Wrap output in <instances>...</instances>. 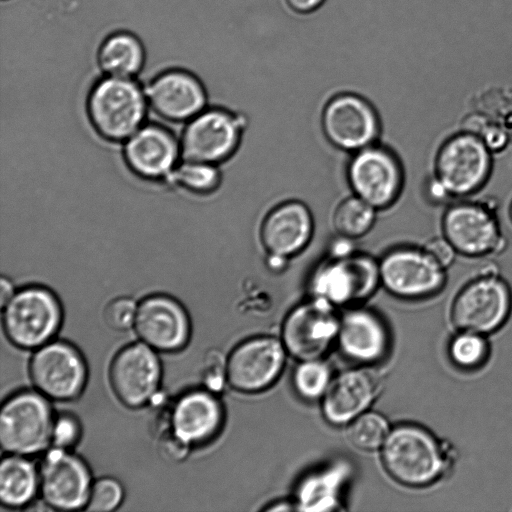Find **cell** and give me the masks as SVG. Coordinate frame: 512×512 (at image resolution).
<instances>
[{
    "instance_id": "1",
    "label": "cell",
    "mask_w": 512,
    "mask_h": 512,
    "mask_svg": "<svg viewBox=\"0 0 512 512\" xmlns=\"http://www.w3.org/2000/svg\"><path fill=\"white\" fill-rule=\"evenodd\" d=\"M380 454L388 475L412 489L431 488L449 480L459 459L450 440L415 422L393 426Z\"/></svg>"
},
{
    "instance_id": "2",
    "label": "cell",
    "mask_w": 512,
    "mask_h": 512,
    "mask_svg": "<svg viewBox=\"0 0 512 512\" xmlns=\"http://www.w3.org/2000/svg\"><path fill=\"white\" fill-rule=\"evenodd\" d=\"M447 315L452 329L492 337L503 330L512 317V288L497 269L486 266L454 292Z\"/></svg>"
},
{
    "instance_id": "3",
    "label": "cell",
    "mask_w": 512,
    "mask_h": 512,
    "mask_svg": "<svg viewBox=\"0 0 512 512\" xmlns=\"http://www.w3.org/2000/svg\"><path fill=\"white\" fill-rule=\"evenodd\" d=\"M493 154L487 141L470 130L447 136L433 160L432 178L449 200L475 195L490 179Z\"/></svg>"
},
{
    "instance_id": "4",
    "label": "cell",
    "mask_w": 512,
    "mask_h": 512,
    "mask_svg": "<svg viewBox=\"0 0 512 512\" xmlns=\"http://www.w3.org/2000/svg\"><path fill=\"white\" fill-rule=\"evenodd\" d=\"M86 106L90 123L110 142L125 141L143 126L149 107L134 78L104 75L90 88Z\"/></svg>"
},
{
    "instance_id": "5",
    "label": "cell",
    "mask_w": 512,
    "mask_h": 512,
    "mask_svg": "<svg viewBox=\"0 0 512 512\" xmlns=\"http://www.w3.org/2000/svg\"><path fill=\"white\" fill-rule=\"evenodd\" d=\"M379 262L353 250L332 253L312 272L311 296L336 307H352L369 298L380 285Z\"/></svg>"
},
{
    "instance_id": "6",
    "label": "cell",
    "mask_w": 512,
    "mask_h": 512,
    "mask_svg": "<svg viewBox=\"0 0 512 512\" xmlns=\"http://www.w3.org/2000/svg\"><path fill=\"white\" fill-rule=\"evenodd\" d=\"M441 236L456 255L480 259L498 254L505 238L495 210L481 200L455 199L444 208L440 219Z\"/></svg>"
},
{
    "instance_id": "7",
    "label": "cell",
    "mask_w": 512,
    "mask_h": 512,
    "mask_svg": "<svg viewBox=\"0 0 512 512\" xmlns=\"http://www.w3.org/2000/svg\"><path fill=\"white\" fill-rule=\"evenodd\" d=\"M447 270L425 245L393 248L379 261L381 285L406 301H427L440 295L448 282Z\"/></svg>"
},
{
    "instance_id": "8",
    "label": "cell",
    "mask_w": 512,
    "mask_h": 512,
    "mask_svg": "<svg viewBox=\"0 0 512 512\" xmlns=\"http://www.w3.org/2000/svg\"><path fill=\"white\" fill-rule=\"evenodd\" d=\"M341 313L325 301L310 297L293 307L283 319L280 339L297 361L324 358L336 345Z\"/></svg>"
},
{
    "instance_id": "9",
    "label": "cell",
    "mask_w": 512,
    "mask_h": 512,
    "mask_svg": "<svg viewBox=\"0 0 512 512\" xmlns=\"http://www.w3.org/2000/svg\"><path fill=\"white\" fill-rule=\"evenodd\" d=\"M53 426L51 409L43 396L33 392L18 393L1 409V447L13 455L39 453L52 441Z\"/></svg>"
},
{
    "instance_id": "10",
    "label": "cell",
    "mask_w": 512,
    "mask_h": 512,
    "mask_svg": "<svg viewBox=\"0 0 512 512\" xmlns=\"http://www.w3.org/2000/svg\"><path fill=\"white\" fill-rule=\"evenodd\" d=\"M242 118L226 108H205L184 127L179 142L181 156L216 165L230 158L240 144Z\"/></svg>"
},
{
    "instance_id": "11",
    "label": "cell",
    "mask_w": 512,
    "mask_h": 512,
    "mask_svg": "<svg viewBox=\"0 0 512 512\" xmlns=\"http://www.w3.org/2000/svg\"><path fill=\"white\" fill-rule=\"evenodd\" d=\"M3 325L9 339L17 346L35 348L57 331L60 305L44 287L29 286L16 293L3 306Z\"/></svg>"
},
{
    "instance_id": "12",
    "label": "cell",
    "mask_w": 512,
    "mask_h": 512,
    "mask_svg": "<svg viewBox=\"0 0 512 512\" xmlns=\"http://www.w3.org/2000/svg\"><path fill=\"white\" fill-rule=\"evenodd\" d=\"M287 356L280 337L259 335L248 338L227 357V384L240 393H261L280 378Z\"/></svg>"
},
{
    "instance_id": "13",
    "label": "cell",
    "mask_w": 512,
    "mask_h": 512,
    "mask_svg": "<svg viewBox=\"0 0 512 512\" xmlns=\"http://www.w3.org/2000/svg\"><path fill=\"white\" fill-rule=\"evenodd\" d=\"M321 124L326 138L337 148L356 152L375 144L380 121L374 104L354 92H340L323 105Z\"/></svg>"
},
{
    "instance_id": "14",
    "label": "cell",
    "mask_w": 512,
    "mask_h": 512,
    "mask_svg": "<svg viewBox=\"0 0 512 512\" xmlns=\"http://www.w3.org/2000/svg\"><path fill=\"white\" fill-rule=\"evenodd\" d=\"M347 178L354 195L377 210L393 205L404 183L399 159L392 151L376 144L353 153Z\"/></svg>"
},
{
    "instance_id": "15",
    "label": "cell",
    "mask_w": 512,
    "mask_h": 512,
    "mask_svg": "<svg viewBox=\"0 0 512 512\" xmlns=\"http://www.w3.org/2000/svg\"><path fill=\"white\" fill-rule=\"evenodd\" d=\"M144 90L149 107L169 121H189L204 110L208 102L203 80L183 68H169L157 73Z\"/></svg>"
},
{
    "instance_id": "16",
    "label": "cell",
    "mask_w": 512,
    "mask_h": 512,
    "mask_svg": "<svg viewBox=\"0 0 512 512\" xmlns=\"http://www.w3.org/2000/svg\"><path fill=\"white\" fill-rule=\"evenodd\" d=\"M382 389L380 375L369 365L347 369L334 376L320 402L324 420L331 426H347L370 410Z\"/></svg>"
},
{
    "instance_id": "17",
    "label": "cell",
    "mask_w": 512,
    "mask_h": 512,
    "mask_svg": "<svg viewBox=\"0 0 512 512\" xmlns=\"http://www.w3.org/2000/svg\"><path fill=\"white\" fill-rule=\"evenodd\" d=\"M33 383L45 396L68 400L76 397L85 383L86 369L78 352L63 342L40 346L30 363Z\"/></svg>"
},
{
    "instance_id": "18",
    "label": "cell",
    "mask_w": 512,
    "mask_h": 512,
    "mask_svg": "<svg viewBox=\"0 0 512 512\" xmlns=\"http://www.w3.org/2000/svg\"><path fill=\"white\" fill-rule=\"evenodd\" d=\"M39 486L49 506L59 510H75L87 504L92 485L84 462L63 448L56 447L43 459Z\"/></svg>"
},
{
    "instance_id": "19",
    "label": "cell",
    "mask_w": 512,
    "mask_h": 512,
    "mask_svg": "<svg viewBox=\"0 0 512 512\" xmlns=\"http://www.w3.org/2000/svg\"><path fill=\"white\" fill-rule=\"evenodd\" d=\"M336 346L349 360L371 366L388 354L391 335L376 312L352 306L341 313Z\"/></svg>"
},
{
    "instance_id": "20",
    "label": "cell",
    "mask_w": 512,
    "mask_h": 512,
    "mask_svg": "<svg viewBox=\"0 0 512 512\" xmlns=\"http://www.w3.org/2000/svg\"><path fill=\"white\" fill-rule=\"evenodd\" d=\"M151 348L147 344H132L119 352L112 363V386L128 406L145 404L157 391L161 368Z\"/></svg>"
},
{
    "instance_id": "21",
    "label": "cell",
    "mask_w": 512,
    "mask_h": 512,
    "mask_svg": "<svg viewBox=\"0 0 512 512\" xmlns=\"http://www.w3.org/2000/svg\"><path fill=\"white\" fill-rule=\"evenodd\" d=\"M180 144L172 133L158 125L141 126L125 140L123 157L138 177L163 180L177 165Z\"/></svg>"
},
{
    "instance_id": "22",
    "label": "cell",
    "mask_w": 512,
    "mask_h": 512,
    "mask_svg": "<svg viewBox=\"0 0 512 512\" xmlns=\"http://www.w3.org/2000/svg\"><path fill=\"white\" fill-rule=\"evenodd\" d=\"M135 329L145 344L162 351L181 348L189 335V323L182 306L164 295L144 299L137 308Z\"/></svg>"
},
{
    "instance_id": "23",
    "label": "cell",
    "mask_w": 512,
    "mask_h": 512,
    "mask_svg": "<svg viewBox=\"0 0 512 512\" xmlns=\"http://www.w3.org/2000/svg\"><path fill=\"white\" fill-rule=\"evenodd\" d=\"M313 230L309 208L300 201H286L266 215L260 237L268 255L289 260L309 244Z\"/></svg>"
},
{
    "instance_id": "24",
    "label": "cell",
    "mask_w": 512,
    "mask_h": 512,
    "mask_svg": "<svg viewBox=\"0 0 512 512\" xmlns=\"http://www.w3.org/2000/svg\"><path fill=\"white\" fill-rule=\"evenodd\" d=\"M353 473L352 463L340 458L305 474L294 489L295 510L331 512L340 509L344 489Z\"/></svg>"
},
{
    "instance_id": "25",
    "label": "cell",
    "mask_w": 512,
    "mask_h": 512,
    "mask_svg": "<svg viewBox=\"0 0 512 512\" xmlns=\"http://www.w3.org/2000/svg\"><path fill=\"white\" fill-rule=\"evenodd\" d=\"M224 420V410L214 392L196 390L180 397L170 414L172 431L188 444L213 438Z\"/></svg>"
},
{
    "instance_id": "26",
    "label": "cell",
    "mask_w": 512,
    "mask_h": 512,
    "mask_svg": "<svg viewBox=\"0 0 512 512\" xmlns=\"http://www.w3.org/2000/svg\"><path fill=\"white\" fill-rule=\"evenodd\" d=\"M146 63V49L133 32L117 30L108 34L96 51V64L102 75L136 78Z\"/></svg>"
},
{
    "instance_id": "27",
    "label": "cell",
    "mask_w": 512,
    "mask_h": 512,
    "mask_svg": "<svg viewBox=\"0 0 512 512\" xmlns=\"http://www.w3.org/2000/svg\"><path fill=\"white\" fill-rule=\"evenodd\" d=\"M490 338L474 331L452 329L444 345V355L450 368L466 376L482 372L492 359Z\"/></svg>"
},
{
    "instance_id": "28",
    "label": "cell",
    "mask_w": 512,
    "mask_h": 512,
    "mask_svg": "<svg viewBox=\"0 0 512 512\" xmlns=\"http://www.w3.org/2000/svg\"><path fill=\"white\" fill-rule=\"evenodd\" d=\"M39 486V476L29 460L20 455H11L0 465V500L9 507L29 503Z\"/></svg>"
},
{
    "instance_id": "29",
    "label": "cell",
    "mask_w": 512,
    "mask_h": 512,
    "mask_svg": "<svg viewBox=\"0 0 512 512\" xmlns=\"http://www.w3.org/2000/svg\"><path fill=\"white\" fill-rule=\"evenodd\" d=\"M376 212V208L353 195L343 199L335 208L333 226L339 236L354 240L371 230Z\"/></svg>"
},
{
    "instance_id": "30",
    "label": "cell",
    "mask_w": 512,
    "mask_h": 512,
    "mask_svg": "<svg viewBox=\"0 0 512 512\" xmlns=\"http://www.w3.org/2000/svg\"><path fill=\"white\" fill-rule=\"evenodd\" d=\"M165 182L193 194L208 195L220 186L221 173L216 164L183 159Z\"/></svg>"
},
{
    "instance_id": "31",
    "label": "cell",
    "mask_w": 512,
    "mask_h": 512,
    "mask_svg": "<svg viewBox=\"0 0 512 512\" xmlns=\"http://www.w3.org/2000/svg\"><path fill=\"white\" fill-rule=\"evenodd\" d=\"M333 377L332 369L324 358L301 360L293 370L292 386L302 400L320 401Z\"/></svg>"
},
{
    "instance_id": "32",
    "label": "cell",
    "mask_w": 512,
    "mask_h": 512,
    "mask_svg": "<svg viewBox=\"0 0 512 512\" xmlns=\"http://www.w3.org/2000/svg\"><path fill=\"white\" fill-rule=\"evenodd\" d=\"M391 428L383 414L368 410L346 426V434L349 442L355 448L372 452L381 449Z\"/></svg>"
},
{
    "instance_id": "33",
    "label": "cell",
    "mask_w": 512,
    "mask_h": 512,
    "mask_svg": "<svg viewBox=\"0 0 512 512\" xmlns=\"http://www.w3.org/2000/svg\"><path fill=\"white\" fill-rule=\"evenodd\" d=\"M122 498L121 485L112 478H102L91 486L86 509L96 512L111 511L120 504Z\"/></svg>"
},
{
    "instance_id": "34",
    "label": "cell",
    "mask_w": 512,
    "mask_h": 512,
    "mask_svg": "<svg viewBox=\"0 0 512 512\" xmlns=\"http://www.w3.org/2000/svg\"><path fill=\"white\" fill-rule=\"evenodd\" d=\"M226 360L227 358L218 350H210L206 353L201 377L207 390L214 393L220 392L227 383Z\"/></svg>"
},
{
    "instance_id": "35",
    "label": "cell",
    "mask_w": 512,
    "mask_h": 512,
    "mask_svg": "<svg viewBox=\"0 0 512 512\" xmlns=\"http://www.w3.org/2000/svg\"><path fill=\"white\" fill-rule=\"evenodd\" d=\"M137 304L130 297H118L112 300L105 309L106 322L114 329L130 328L136 319Z\"/></svg>"
},
{
    "instance_id": "36",
    "label": "cell",
    "mask_w": 512,
    "mask_h": 512,
    "mask_svg": "<svg viewBox=\"0 0 512 512\" xmlns=\"http://www.w3.org/2000/svg\"><path fill=\"white\" fill-rule=\"evenodd\" d=\"M79 426L69 416H62L54 423L52 442L58 448H66L72 445L78 438Z\"/></svg>"
},
{
    "instance_id": "37",
    "label": "cell",
    "mask_w": 512,
    "mask_h": 512,
    "mask_svg": "<svg viewBox=\"0 0 512 512\" xmlns=\"http://www.w3.org/2000/svg\"><path fill=\"white\" fill-rule=\"evenodd\" d=\"M189 444L177 436L173 431L165 434L160 442V450L163 456L169 460L183 459L188 453Z\"/></svg>"
},
{
    "instance_id": "38",
    "label": "cell",
    "mask_w": 512,
    "mask_h": 512,
    "mask_svg": "<svg viewBox=\"0 0 512 512\" xmlns=\"http://www.w3.org/2000/svg\"><path fill=\"white\" fill-rule=\"evenodd\" d=\"M326 0H286L291 10L300 14L311 13L320 8Z\"/></svg>"
},
{
    "instance_id": "39",
    "label": "cell",
    "mask_w": 512,
    "mask_h": 512,
    "mask_svg": "<svg viewBox=\"0 0 512 512\" xmlns=\"http://www.w3.org/2000/svg\"><path fill=\"white\" fill-rule=\"evenodd\" d=\"M14 287L8 278H1V306L3 307L14 294Z\"/></svg>"
},
{
    "instance_id": "40",
    "label": "cell",
    "mask_w": 512,
    "mask_h": 512,
    "mask_svg": "<svg viewBox=\"0 0 512 512\" xmlns=\"http://www.w3.org/2000/svg\"><path fill=\"white\" fill-rule=\"evenodd\" d=\"M508 215H509V219H510L511 224H512V200H511L509 208H508Z\"/></svg>"
}]
</instances>
